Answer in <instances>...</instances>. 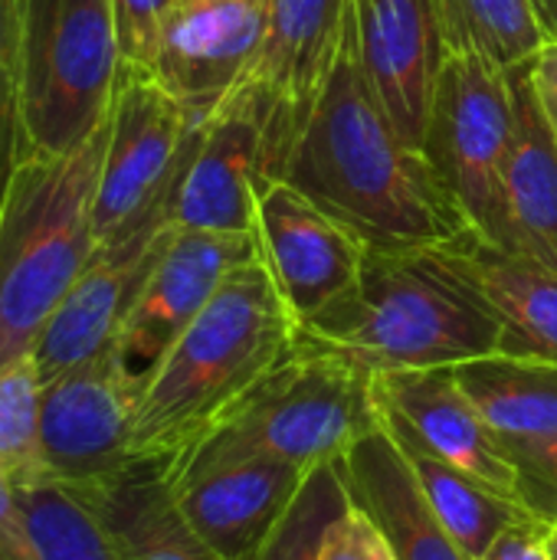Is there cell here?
I'll use <instances>...</instances> for the list:
<instances>
[{"label": "cell", "mask_w": 557, "mask_h": 560, "mask_svg": "<svg viewBox=\"0 0 557 560\" xmlns=\"http://www.w3.org/2000/svg\"><path fill=\"white\" fill-rule=\"evenodd\" d=\"M279 180L345 223L368 249L446 246L476 233L371 89L351 13Z\"/></svg>", "instance_id": "1"}, {"label": "cell", "mask_w": 557, "mask_h": 560, "mask_svg": "<svg viewBox=\"0 0 557 560\" xmlns=\"http://www.w3.org/2000/svg\"><path fill=\"white\" fill-rule=\"evenodd\" d=\"M466 240L368 249L355 285L299 325L295 345L368 374L460 368L499 354L502 325L469 269Z\"/></svg>", "instance_id": "2"}, {"label": "cell", "mask_w": 557, "mask_h": 560, "mask_svg": "<svg viewBox=\"0 0 557 560\" xmlns=\"http://www.w3.org/2000/svg\"><path fill=\"white\" fill-rule=\"evenodd\" d=\"M295 345L276 282L259 256L236 266L174 345L141 371L131 456L174 463L204 440Z\"/></svg>", "instance_id": "3"}, {"label": "cell", "mask_w": 557, "mask_h": 560, "mask_svg": "<svg viewBox=\"0 0 557 560\" xmlns=\"http://www.w3.org/2000/svg\"><path fill=\"white\" fill-rule=\"evenodd\" d=\"M112 115V112H108ZM108 118L59 158H23L0 210V368L30 358L98 253L95 194Z\"/></svg>", "instance_id": "4"}, {"label": "cell", "mask_w": 557, "mask_h": 560, "mask_svg": "<svg viewBox=\"0 0 557 560\" xmlns=\"http://www.w3.org/2000/svg\"><path fill=\"white\" fill-rule=\"evenodd\" d=\"M23 158H59L108 118L121 52L108 0H16Z\"/></svg>", "instance_id": "5"}, {"label": "cell", "mask_w": 557, "mask_h": 560, "mask_svg": "<svg viewBox=\"0 0 557 560\" xmlns=\"http://www.w3.org/2000/svg\"><path fill=\"white\" fill-rule=\"evenodd\" d=\"M378 423L374 374L345 358L292 345L289 358L194 446L259 453L315 469L341 459Z\"/></svg>", "instance_id": "6"}, {"label": "cell", "mask_w": 557, "mask_h": 560, "mask_svg": "<svg viewBox=\"0 0 557 560\" xmlns=\"http://www.w3.org/2000/svg\"><path fill=\"white\" fill-rule=\"evenodd\" d=\"M200 128L204 121H194L151 72L121 66L95 194L98 249L118 246L144 226L171 223Z\"/></svg>", "instance_id": "7"}, {"label": "cell", "mask_w": 557, "mask_h": 560, "mask_svg": "<svg viewBox=\"0 0 557 560\" xmlns=\"http://www.w3.org/2000/svg\"><path fill=\"white\" fill-rule=\"evenodd\" d=\"M515 138L509 69L479 52H446L423 158L469 220L476 236L499 246L506 236V161Z\"/></svg>", "instance_id": "8"}, {"label": "cell", "mask_w": 557, "mask_h": 560, "mask_svg": "<svg viewBox=\"0 0 557 560\" xmlns=\"http://www.w3.org/2000/svg\"><path fill=\"white\" fill-rule=\"evenodd\" d=\"M141 371L108 348L43 384L39 463L43 486L76 489L128 466Z\"/></svg>", "instance_id": "9"}, {"label": "cell", "mask_w": 557, "mask_h": 560, "mask_svg": "<svg viewBox=\"0 0 557 560\" xmlns=\"http://www.w3.org/2000/svg\"><path fill=\"white\" fill-rule=\"evenodd\" d=\"M348 13L351 0H269L256 62L233 89L250 98L263 121L269 180H279L282 164L318 102Z\"/></svg>", "instance_id": "10"}, {"label": "cell", "mask_w": 557, "mask_h": 560, "mask_svg": "<svg viewBox=\"0 0 557 560\" xmlns=\"http://www.w3.org/2000/svg\"><path fill=\"white\" fill-rule=\"evenodd\" d=\"M174 499L223 560H250L279 525L309 469L259 453L190 446L167 463Z\"/></svg>", "instance_id": "11"}, {"label": "cell", "mask_w": 557, "mask_h": 560, "mask_svg": "<svg viewBox=\"0 0 557 560\" xmlns=\"http://www.w3.org/2000/svg\"><path fill=\"white\" fill-rule=\"evenodd\" d=\"M256 249L295 328L322 315L358 279L368 246L289 180H269L256 200Z\"/></svg>", "instance_id": "12"}, {"label": "cell", "mask_w": 557, "mask_h": 560, "mask_svg": "<svg viewBox=\"0 0 557 560\" xmlns=\"http://www.w3.org/2000/svg\"><path fill=\"white\" fill-rule=\"evenodd\" d=\"M266 20L269 0H174L151 75L194 121H207L253 69Z\"/></svg>", "instance_id": "13"}, {"label": "cell", "mask_w": 557, "mask_h": 560, "mask_svg": "<svg viewBox=\"0 0 557 560\" xmlns=\"http://www.w3.org/2000/svg\"><path fill=\"white\" fill-rule=\"evenodd\" d=\"M374 397L381 417L407 430L433 456L519 502L515 463L483 410L463 390L456 368L374 374Z\"/></svg>", "instance_id": "14"}, {"label": "cell", "mask_w": 557, "mask_h": 560, "mask_svg": "<svg viewBox=\"0 0 557 560\" xmlns=\"http://www.w3.org/2000/svg\"><path fill=\"white\" fill-rule=\"evenodd\" d=\"M269 184L266 131L240 92L204 121L197 148L177 184L171 223L207 233L256 236V200Z\"/></svg>", "instance_id": "15"}, {"label": "cell", "mask_w": 557, "mask_h": 560, "mask_svg": "<svg viewBox=\"0 0 557 560\" xmlns=\"http://www.w3.org/2000/svg\"><path fill=\"white\" fill-rule=\"evenodd\" d=\"M253 256H259L256 236L174 226L118 331L115 348L135 371L151 368L204 312L223 279Z\"/></svg>", "instance_id": "16"}, {"label": "cell", "mask_w": 557, "mask_h": 560, "mask_svg": "<svg viewBox=\"0 0 557 560\" xmlns=\"http://www.w3.org/2000/svg\"><path fill=\"white\" fill-rule=\"evenodd\" d=\"M358 56L397 131L423 151L433 92L446 62L437 0H351Z\"/></svg>", "instance_id": "17"}, {"label": "cell", "mask_w": 557, "mask_h": 560, "mask_svg": "<svg viewBox=\"0 0 557 560\" xmlns=\"http://www.w3.org/2000/svg\"><path fill=\"white\" fill-rule=\"evenodd\" d=\"M171 230L174 223L144 226L131 240L95 253V259L59 302L33 348V361L39 368L43 384L115 348L118 331L135 299L141 295Z\"/></svg>", "instance_id": "18"}, {"label": "cell", "mask_w": 557, "mask_h": 560, "mask_svg": "<svg viewBox=\"0 0 557 560\" xmlns=\"http://www.w3.org/2000/svg\"><path fill=\"white\" fill-rule=\"evenodd\" d=\"M66 492L92 515L118 560H223L181 512L164 463L131 459L118 472Z\"/></svg>", "instance_id": "19"}, {"label": "cell", "mask_w": 557, "mask_h": 560, "mask_svg": "<svg viewBox=\"0 0 557 560\" xmlns=\"http://www.w3.org/2000/svg\"><path fill=\"white\" fill-rule=\"evenodd\" d=\"M341 476L355 505L384 532L397 560H473L433 515L414 482L397 443L378 423L341 459Z\"/></svg>", "instance_id": "20"}, {"label": "cell", "mask_w": 557, "mask_h": 560, "mask_svg": "<svg viewBox=\"0 0 557 560\" xmlns=\"http://www.w3.org/2000/svg\"><path fill=\"white\" fill-rule=\"evenodd\" d=\"M515 138L506 161V236L499 249L557 272V141L538 105L529 62L509 69Z\"/></svg>", "instance_id": "21"}, {"label": "cell", "mask_w": 557, "mask_h": 560, "mask_svg": "<svg viewBox=\"0 0 557 560\" xmlns=\"http://www.w3.org/2000/svg\"><path fill=\"white\" fill-rule=\"evenodd\" d=\"M469 269L502 325L506 358L557 364V272L506 253L483 236L466 240Z\"/></svg>", "instance_id": "22"}, {"label": "cell", "mask_w": 557, "mask_h": 560, "mask_svg": "<svg viewBox=\"0 0 557 560\" xmlns=\"http://www.w3.org/2000/svg\"><path fill=\"white\" fill-rule=\"evenodd\" d=\"M381 427L397 443V450H401L414 482L420 486L423 499L430 502L433 515L443 522V528L456 538V545L473 560L483 558L496 545V538L502 532H509L512 525L532 518V512L525 505L486 489L483 482H476L463 469H456L446 459L433 456L427 446H420L397 423L381 417Z\"/></svg>", "instance_id": "23"}, {"label": "cell", "mask_w": 557, "mask_h": 560, "mask_svg": "<svg viewBox=\"0 0 557 560\" xmlns=\"http://www.w3.org/2000/svg\"><path fill=\"white\" fill-rule=\"evenodd\" d=\"M456 377L506 450L557 436V364L492 354L460 364Z\"/></svg>", "instance_id": "24"}, {"label": "cell", "mask_w": 557, "mask_h": 560, "mask_svg": "<svg viewBox=\"0 0 557 560\" xmlns=\"http://www.w3.org/2000/svg\"><path fill=\"white\" fill-rule=\"evenodd\" d=\"M446 52H479L502 69L532 62L548 33L535 0H437Z\"/></svg>", "instance_id": "25"}, {"label": "cell", "mask_w": 557, "mask_h": 560, "mask_svg": "<svg viewBox=\"0 0 557 560\" xmlns=\"http://www.w3.org/2000/svg\"><path fill=\"white\" fill-rule=\"evenodd\" d=\"M348 505L351 495L338 459L309 469L292 505L250 560H322L325 535Z\"/></svg>", "instance_id": "26"}, {"label": "cell", "mask_w": 557, "mask_h": 560, "mask_svg": "<svg viewBox=\"0 0 557 560\" xmlns=\"http://www.w3.org/2000/svg\"><path fill=\"white\" fill-rule=\"evenodd\" d=\"M39 400L43 377L33 354L0 368V469L20 489L43 486Z\"/></svg>", "instance_id": "27"}, {"label": "cell", "mask_w": 557, "mask_h": 560, "mask_svg": "<svg viewBox=\"0 0 557 560\" xmlns=\"http://www.w3.org/2000/svg\"><path fill=\"white\" fill-rule=\"evenodd\" d=\"M36 560H118L92 515L59 486L23 489Z\"/></svg>", "instance_id": "28"}, {"label": "cell", "mask_w": 557, "mask_h": 560, "mask_svg": "<svg viewBox=\"0 0 557 560\" xmlns=\"http://www.w3.org/2000/svg\"><path fill=\"white\" fill-rule=\"evenodd\" d=\"M23 66H20V10L16 0H0V210L10 180L23 161Z\"/></svg>", "instance_id": "29"}, {"label": "cell", "mask_w": 557, "mask_h": 560, "mask_svg": "<svg viewBox=\"0 0 557 560\" xmlns=\"http://www.w3.org/2000/svg\"><path fill=\"white\" fill-rule=\"evenodd\" d=\"M108 3L115 16L121 66L151 72L161 39V23L174 0H108Z\"/></svg>", "instance_id": "30"}, {"label": "cell", "mask_w": 557, "mask_h": 560, "mask_svg": "<svg viewBox=\"0 0 557 560\" xmlns=\"http://www.w3.org/2000/svg\"><path fill=\"white\" fill-rule=\"evenodd\" d=\"M519 472V502L552 528L557 525V436L509 450Z\"/></svg>", "instance_id": "31"}, {"label": "cell", "mask_w": 557, "mask_h": 560, "mask_svg": "<svg viewBox=\"0 0 557 560\" xmlns=\"http://www.w3.org/2000/svg\"><path fill=\"white\" fill-rule=\"evenodd\" d=\"M322 560H397L384 532L361 505H348L325 535Z\"/></svg>", "instance_id": "32"}, {"label": "cell", "mask_w": 557, "mask_h": 560, "mask_svg": "<svg viewBox=\"0 0 557 560\" xmlns=\"http://www.w3.org/2000/svg\"><path fill=\"white\" fill-rule=\"evenodd\" d=\"M0 560H36L26 525L23 489L0 469Z\"/></svg>", "instance_id": "33"}, {"label": "cell", "mask_w": 557, "mask_h": 560, "mask_svg": "<svg viewBox=\"0 0 557 560\" xmlns=\"http://www.w3.org/2000/svg\"><path fill=\"white\" fill-rule=\"evenodd\" d=\"M479 560H555L552 558V525L542 518H525L502 532L496 545Z\"/></svg>", "instance_id": "34"}, {"label": "cell", "mask_w": 557, "mask_h": 560, "mask_svg": "<svg viewBox=\"0 0 557 560\" xmlns=\"http://www.w3.org/2000/svg\"><path fill=\"white\" fill-rule=\"evenodd\" d=\"M529 75H532L538 105H542L557 141V39H548L542 46V52L529 62Z\"/></svg>", "instance_id": "35"}, {"label": "cell", "mask_w": 557, "mask_h": 560, "mask_svg": "<svg viewBox=\"0 0 557 560\" xmlns=\"http://www.w3.org/2000/svg\"><path fill=\"white\" fill-rule=\"evenodd\" d=\"M535 10L542 16V26L548 39H557V0H535Z\"/></svg>", "instance_id": "36"}, {"label": "cell", "mask_w": 557, "mask_h": 560, "mask_svg": "<svg viewBox=\"0 0 557 560\" xmlns=\"http://www.w3.org/2000/svg\"><path fill=\"white\" fill-rule=\"evenodd\" d=\"M552 558L557 560V525L552 528Z\"/></svg>", "instance_id": "37"}]
</instances>
